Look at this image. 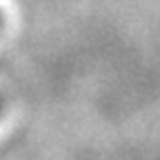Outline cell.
Returning a JSON list of instances; mask_svg holds the SVG:
<instances>
[{"instance_id":"6da1fadb","label":"cell","mask_w":160,"mask_h":160,"mask_svg":"<svg viewBox=\"0 0 160 160\" xmlns=\"http://www.w3.org/2000/svg\"><path fill=\"white\" fill-rule=\"evenodd\" d=\"M0 116H2V102H0Z\"/></svg>"}]
</instances>
